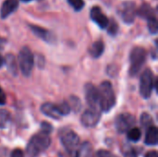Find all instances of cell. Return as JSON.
Listing matches in <instances>:
<instances>
[{
	"label": "cell",
	"mask_w": 158,
	"mask_h": 157,
	"mask_svg": "<svg viewBox=\"0 0 158 157\" xmlns=\"http://www.w3.org/2000/svg\"><path fill=\"white\" fill-rule=\"evenodd\" d=\"M51 145V138L49 134L40 131L34 134L29 141L26 153L29 157H38L44 153Z\"/></svg>",
	"instance_id": "1"
},
{
	"label": "cell",
	"mask_w": 158,
	"mask_h": 157,
	"mask_svg": "<svg viewBox=\"0 0 158 157\" xmlns=\"http://www.w3.org/2000/svg\"><path fill=\"white\" fill-rule=\"evenodd\" d=\"M99 109L103 112H109L116 105V96L113 86L109 81H103L99 88Z\"/></svg>",
	"instance_id": "2"
},
{
	"label": "cell",
	"mask_w": 158,
	"mask_h": 157,
	"mask_svg": "<svg viewBox=\"0 0 158 157\" xmlns=\"http://www.w3.org/2000/svg\"><path fill=\"white\" fill-rule=\"evenodd\" d=\"M145 60H146V51L144 48L141 46H136L131 50L130 56L131 65L129 70V73L131 77L136 76L140 72L143 64L145 63Z\"/></svg>",
	"instance_id": "3"
},
{
	"label": "cell",
	"mask_w": 158,
	"mask_h": 157,
	"mask_svg": "<svg viewBox=\"0 0 158 157\" xmlns=\"http://www.w3.org/2000/svg\"><path fill=\"white\" fill-rule=\"evenodd\" d=\"M18 60H19V66L22 74L25 77H29L31 74L32 69H33L34 59H33V55L28 46H23L20 49L19 53Z\"/></svg>",
	"instance_id": "4"
},
{
	"label": "cell",
	"mask_w": 158,
	"mask_h": 157,
	"mask_svg": "<svg viewBox=\"0 0 158 157\" xmlns=\"http://www.w3.org/2000/svg\"><path fill=\"white\" fill-rule=\"evenodd\" d=\"M155 87L154 74L151 69H145L140 79V94L143 98L148 99L151 97Z\"/></svg>",
	"instance_id": "5"
},
{
	"label": "cell",
	"mask_w": 158,
	"mask_h": 157,
	"mask_svg": "<svg viewBox=\"0 0 158 157\" xmlns=\"http://www.w3.org/2000/svg\"><path fill=\"white\" fill-rule=\"evenodd\" d=\"M118 13L125 23L131 24L137 15L136 4L133 1H125L118 7Z\"/></svg>",
	"instance_id": "6"
},
{
	"label": "cell",
	"mask_w": 158,
	"mask_h": 157,
	"mask_svg": "<svg viewBox=\"0 0 158 157\" xmlns=\"http://www.w3.org/2000/svg\"><path fill=\"white\" fill-rule=\"evenodd\" d=\"M136 124V119L130 113H122L116 118L115 128L118 133H126Z\"/></svg>",
	"instance_id": "7"
},
{
	"label": "cell",
	"mask_w": 158,
	"mask_h": 157,
	"mask_svg": "<svg viewBox=\"0 0 158 157\" xmlns=\"http://www.w3.org/2000/svg\"><path fill=\"white\" fill-rule=\"evenodd\" d=\"M60 142L64 146L65 150L74 151L77 150V147L80 144V138L77 133H75L71 130H63L60 135Z\"/></svg>",
	"instance_id": "8"
},
{
	"label": "cell",
	"mask_w": 158,
	"mask_h": 157,
	"mask_svg": "<svg viewBox=\"0 0 158 157\" xmlns=\"http://www.w3.org/2000/svg\"><path fill=\"white\" fill-rule=\"evenodd\" d=\"M101 118V112L97 108L90 107L83 112L81 118V124L86 128H94L95 127Z\"/></svg>",
	"instance_id": "9"
},
{
	"label": "cell",
	"mask_w": 158,
	"mask_h": 157,
	"mask_svg": "<svg viewBox=\"0 0 158 157\" xmlns=\"http://www.w3.org/2000/svg\"><path fill=\"white\" fill-rule=\"evenodd\" d=\"M84 93H85V99H86V102L89 105V106L93 107V108L99 109V93H98V88H96L92 83H87L84 86Z\"/></svg>",
	"instance_id": "10"
},
{
	"label": "cell",
	"mask_w": 158,
	"mask_h": 157,
	"mask_svg": "<svg viewBox=\"0 0 158 157\" xmlns=\"http://www.w3.org/2000/svg\"><path fill=\"white\" fill-rule=\"evenodd\" d=\"M90 15H91V19H93V21H94L101 29H106L109 19L103 13L102 9L99 6H94L91 9Z\"/></svg>",
	"instance_id": "11"
},
{
	"label": "cell",
	"mask_w": 158,
	"mask_h": 157,
	"mask_svg": "<svg viewBox=\"0 0 158 157\" xmlns=\"http://www.w3.org/2000/svg\"><path fill=\"white\" fill-rule=\"evenodd\" d=\"M18 7H19L18 0H5L4 3L2 4L1 9H0L1 19H6L13 12H15Z\"/></svg>",
	"instance_id": "12"
},
{
	"label": "cell",
	"mask_w": 158,
	"mask_h": 157,
	"mask_svg": "<svg viewBox=\"0 0 158 157\" xmlns=\"http://www.w3.org/2000/svg\"><path fill=\"white\" fill-rule=\"evenodd\" d=\"M40 109L44 115L53 119H59L62 117L61 114L59 113L57 105H55L53 103H44L42 105Z\"/></svg>",
	"instance_id": "13"
},
{
	"label": "cell",
	"mask_w": 158,
	"mask_h": 157,
	"mask_svg": "<svg viewBox=\"0 0 158 157\" xmlns=\"http://www.w3.org/2000/svg\"><path fill=\"white\" fill-rule=\"evenodd\" d=\"M29 26H30L31 31L37 37L41 38L42 40H44V41H45L47 43H52L54 41L55 38H54L53 34L49 31H47V30H45V29H44V28H42L40 26H37V25H29Z\"/></svg>",
	"instance_id": "14"
},
{
	"label": "cell",
	"mask_w": 158,
	"mask_h": 157,
	"mask_svg": "<svg viewBox=\"0 0 158 157\" xmlns=\"http://www.w3.org/2000/svg\"><path fill=\"white\" fill-rule=\"evenodd\" d=\"M144 143L147 146H156L158 143V130L156 126H151L146 129Z\"/></svg>",
	"instance_id": "15"
},
{
	"label": "cell",
	"mask_w": 158,
	"mask_h": 157,
	"mask_svg": "<svg viewBox=\"0 0 158 157\" xmlns=\"http://www.w3.org/2000/svg\"><path fill=\"white\" fill-rule=\"evenodd\" d=\"M104 51H105V43L101 40L93 43L89 48V53L94 58L100 57L103 55Z\"/></svg>",
	"instance_id": "16"
},
{
	"label": "cell",
	"mask_w": 158,
	"mask_h": 157,
	"mask_svg": "<svg viewBox=\"0 0 158 157\" xmlns=\"http://www.w3.org/2000/svg\"><path fill=\"white\" fill-rule=\"evenodd\" d=\"M137 15L141 18H144L146 19L152 18V17H156L155 11L152 8V6L148 4H143L140 8L137 10Z\"/></svg>",
	"instance_id": "17"
},
{
	"label": "cell",
	"mask_w": 158,
	"mask_h": 157,
	"mask_svg": "<svg viewBox=\"0 0 158 157\" xmlns=\"http://www.w3.org/2000/svg\"><path fill=\"white\" fill-rule=\"evenodd\" d=\"M5 63L7 67V70L13 76H16L18 74V62L16 60V57L13 55H7L6 56Z\"/></svg>",
	"instance_id": "18"
},
{
	"label": "cell",
	"mask_w": 158,
	"mask_h": 157,
	"mask_svg": "<svg viewBox=\"0 0 158 157\" xmlns=\"http://www.w3.org/2000/svg\"><path fill=\"white\" fill-rule=\"evenodd\" d=\"M127 136L129 141L132 143H138L142 138V131L139 128L133 127L127 131Z\"/></svg>",
	"instance_id": "19"
},
{
	"label": "cell",
	"mask_w": 158,
	"mask_h": 157,
	"mask_svg": "<svg viewBox=\"0 0 158 157\" xmlns=\"http://www.w3.org/2000/svg\"><path fill=\"white\" fill-rule=\"evenodd\" d=\"M93 153V147L92 144L89 142H85L78 151L79 157H92Z\"/></svg>",
	"instance_id": "20"
},
{
	"label": "cell",
	"mask_w": 158,
	"mask_h": 157,
	"mask_svg": "<svg viewBox=\"0 0 158 157\" xmlns=\"http://www.w3.org/2000/svg\"><path fill=\"white\" fill-rule=\"evenodd\" d=\"M68 103L69 105L70 109H72L75 113L79 112L81 110V100L77 96L71 95L69 97V101Z\"/></svg>",
	"instance_id": "21"
},
{
	"label": "cell",
	"mask_w": 158,
	"mask_h": 157,
	"mask_svg": "<svg viewBox=\"0 0 158 157\" xmlns=\"http://www.w3.org/2000/svg\"><path fill=\"white\" fill-rule=\"evenodd\" d=\"M140 121H141V125L143 129H147L151 126L154 125V120H153V118L148 114V113H143L141 115V118H140Z\"/></svg>",
	"instance_id": "22"
},
{
	"label": "cell",
	"mask_w": 158,
	"mask_h": 157,
	"mask_svg": "<svg viewBox=\"0 0 158 157\" xmlns=\"http://www.w3.org/2000/svg\"><path fill=\"white\" fill-rule=\"evenodd\" d=\"M10 120V114L6 109H0V129H5Z\"/></svg>",
	"instance_id": "23"
},
{
	"label": "cell",
	"mask_w": 158,
	"mask_h": 157,
	"mask_svg": "<svg viewBox=\"0 0 158 157\" xmlns=\"http://www.w3.org/2000/svg\"><path fill=\"white\" fill-rule=\"evenodd\" d=\"M147 26L150 33L152 34H156L158 31V22L156 19V17H152L147 19Z\"/></svg>",
	"instance_id": "24"
},
{
	"label": "cell",
	"mask_w": 158,
	"mask_h": 157,
	"mask_svg": "<svg viewBox=\"0 0 158 157\" xmlns=\"http://www.w3.org/2000/svg\"><path fill=\"white\" fill-rule=\"evenodd\" d=\"M57 107H58V110H59V113L61 114L62 117L64 116H67L69 114L70 112V107H69V105L67 101H63L59 104H57Z\"/></svg>",
	"instance_id": "25"
},
{
	"label": "cell",
	"mask_w": 158,
	"mask_h": 157,
	"mask_svg": "<svg viewBox=\"0 0 158 157\" xmlns=\"http://www.w3.org/2000/svg\"><path fill=\"white\" fill-rule=\"evenodd\" d=\"M107 32L112 35V36H115L118 31V23L114 20V19H110L109 22H108V25H107Z\"/></svg>",
	"instance_id": "26"
},
{
	"label": "cell",
	"mask_w": 158,
	"mask_h": 157,
	"mask_svg": "<svg viewBox=\"0 0 158 157\" xmlns=\"http://www.w3.org/2000/svg\"><path fill=\"white\" fill-rule=\"evenodd\" d=\"M68 2L76 11L81 10L85 5L83 0H68Z\"/></svg>",
	"instance_id": "27"
},
{
	"label": "cell",
	"mask_w": 158,
	"mask_h": 157,
	"mask_svg": "<svg viewBox=\"0 0 158 157\" xmlns=\"http://www.w3.org/2000/svg\"><path fill=\"white\" fill-rule=\"evenodd\" d=\"M123 154L125 157H137V152L134 148L131 146H126L123 149Z\"/></svg>",
	"instance_id": "28"
},
{
	"label": "cell",
	"mask_w": 158,
	"mask_h": 157,
	"mask_svg": "<svg viewBox=\"0 0 158 157\" xmlns=\"http://www.w3.org/2000/svg\"><path fill=\"white\" fill-rule=\"evenodd\" d=\"M41 131H43L44 133H47V134H50L53 131V126L50 123L44 121L41 124Z\"/></svg>",
	"instance_id": "29"
},
{
	"label": "cell",
	"mask_w": 158,
	"mask_h": 157,
	"mask_svg": "<svg viewBox=\"0 0 158 157\" xmlns=\"http://www.w3.org/2000/svg\"><path fill=\"white\" fill-rule=\"evenodd\" d=\"M58 156L59 157H79L78 155V151L77 150H74V151H68V150H65L63 152H60L58 154Z\"/></svg>",
	"instance_id": "30"
},
{
	"label": "cell",
	"mask_w": 158,
	"mask_h": 157,
	"mask_svg": "<svg viewBox=\"0 0 158 157\" xmlns=\"http://www.w3.org/2000/svg\"><path fill=\"white\" fill-rule=\"evenodd\" d=\"M92 157H117L114 155L113 154H111L110 152L106 151V150H99L97 151Z\"/></svg>",
	"instance_id": "31"
},
{
	"label": "cell",
	"mask_w": 158,
	"mask_h": 157,
	"mask_svg": "<svg viewBox=\"0 0 158 157\" xmlns=\"http://www.w3.org/2000/svg\"><path fill=\"white\" fill-rule=\"evenodd\" d=\"M10 157H24V153H23V151L21 149L16 148L11 152Z\"/></svg>",
	"instance_id": "32"
},
{
	"label": "cell",
	"mask_w": 158,
	"mask_h": 157,
	"mask_svg": "<svg viewBox=\"0 0 158 157\" xmlns=\"http://www.w3.org/2000/svg\"><path fill=\"white\" fill-rule=\"evenodd\" d=\"M6 103V96L3 89L0 87V105H4Z\"/></svg>",
	"instance_id": "33"
},
{
	"label": "cell",
	"mask_w": 158,
	"mask_h": 157,
	"mask_svg": "<svg viewBox=\"0 0 158 157\" xmlns=\"http://www.w3.org/2000/svg\"><path fill=\"white\" fill-rule=\"evenodd\" d=\"M144 157H158L157 152L156 150H153V151H149L145 154Z\"/></svg>",
	"instance_id": "34"
},
{
	"label": "cell",
	"mask_w": 158,
	"mask_h": 157,
	"mask_svg": "<svg viewBox=\"0 0 158 157\" xmlns=\"http://www.w3.org/2000/svg\"><path fill=\"white\" fill-rule=\"evenodd\" d=\"M4 64H5V58L0 55V68H1Z\"/></svg>",
	"instance_id": "35"
},
{
	"label": "cell",
	"mask_w": 158,
	"mask_h": 157,
	"mask_svg": "<svg viewBox=\"0 0 158 157\" xmlns=\"http://www.w3.org/2000/svg\"><path fill=\"white\" fill-rule=\"evenodd\" d=\"M21 1H23V2H30V1H31V0H21Z\"/></svg>",
	"instance_id": "36"
}]
</instances>
